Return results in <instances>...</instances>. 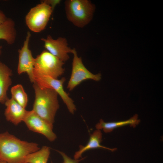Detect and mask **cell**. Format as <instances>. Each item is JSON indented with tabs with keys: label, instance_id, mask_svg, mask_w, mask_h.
Masks as SVG:
<instances>
[{
	"label": "cell",
	"instance_id": "cell-1",
	"mask_svg": "<svg viewBox=\"0 0 163 163\" xmlns=\"http://www.w3.org/2000/svg\"><path fill=\"white\" fill-rule=\"evenodd\" d=\"M40 149L37 143L21 140L8 132L0 133V161L25 163L27 155Z\"/></svg>",
	"mask_w": 163,
	"mask_h": 163
},
{
	"label": "cell",
	"instance_id": "cell-2",
	"mask_svg": "<svg viewBox=\"0 0 163 163\" xmlns=\"http://www.w3.org/2000/svg\"><path fill=\"white\" fill-rule=\"evenodd\" d=\"M35 98L32 110L41 118L53 125L59 108L58 94L50 88H42L34 82L33 85Z\"/></svg>",
	"mask_w": 163,
	"mask_h": 163
},
{
	"label": "cell",
	"instance_id": "cell-3",
	"mask_svg": "<svg viewBox=\"0 0 163 163\" xmlns=\"http://www.w3.org/2000/svg\"><path fill=\"white\" fill-rule=\"evenodd\" d=\"M65 8L68 20L75 26L83 28L91 20L95 9L89 0H66Z\"/></svg>",
	"mask_w": 163,
	"mask_h": 163
},
{
	"label": "cell",
	"instance_id": "cell-4",
	"mask_svg": "<svg viewBox=\"0 0 163 163\" xmlns=\"http://www.w3.org/2000/svg\"><path fill=\"white\" fill-rule=\"evenodd\" d=\"M64 64L58 58L44 50L35 58L34 74L58 79L64 72Z\"/></svg>",
	"mask_w": 163,
	"mask_h": 163
},
{
	"label": "cell",
	"instance_id": "cell-5",
	"mask_svg": "<svg viewBox=\"0 0 163 163\" xmlns=\"http://www.w3.org/2000/svg\"><path fill=\"white\" fill-rule=\"evenodd\" d=\"M53 11L44 0L31 8L25 18L26 24L31 31L39 33L45 28Z\"/></svg>",
	"mask_w": 163,
	"mask_h": 163
},
{
	"label": "cell",
	"instance_id": "cell-6",
	"mask_svg": "<svg viewBox=\"0 0 163 163\" xmlns=\"http://www.w3.org/2000/svg\"><path fill=\"white\" fill-rule=\"evenodd\" d=\"M72 53L73 55V59L72 72L67 85V88L69 91L72 90L85 80L91 79L98 81L101 79V74H93L86 68L81 57L78 56L75 48L73 49Z\"/></svg>",
	"mask_w": 163,
	"mask_h": 163
},
{
	"label": "cell",
	"instance_id": "cell-7",
	"mask_svg": "<svg viewBox=\"0 0 163 163\" xmlns=\"http://www.w3.org/2000/svg\"><path fill=\"white\" fill-rule=\"evenodd\" d=\"M35 82L42 88H50L55 91L61 97L69 111L73 114L76 107L72 99L64 90L63 84L66 80L65 77L56 79L50 76L34 74Z\"/></svg>",
	"mask_w": 163,
	"mask_h": 163
},
{
	"label": "cell",
	"instance_id": "cell-8",
	"mask_svg": "<svg viewBox=\"0 0 163 163\" xmlns=\"http://www.w3.org/2000/svg\"><path fill=\"white\" fill-rule=\"evenodd\" d=\"M31 36L30 33L28 31L23 46L18 50L19 60L17 72L19 75L26 73L30 82L34 83L35 82L34 74L35 58L33 57L31 51L29 48Z\"/></svg>",
	"mask_w": 163,
	"mask_h": 163
},
{
	"label": "cell",
	"instance_id": "cell-9",
	"mask_svg": "<svg viewBox=\"0 0 163 163\" xmlns=\"http://www.w3.org/2000/svg\"><path fill=\"white\" fill-rule=\"evenodd\" d=\"M23 121L30 130L42 134L50 141H53L56 138V136L53 131V125L32 110L28 111Z\"/></svg>",
	"mask_w": 163,
	"mask_h": 163
},
{
	"label": "cell",
	"instance_id": "cell-10",
	"mask_svg": "<svg viewBox=\"0 0 163 163\" xmlns=\"http://www.w3.org/2000/svg\"><path fill=\"white\" fill-rule=\"evenodd\" d=\"M41 40L44 44L46 50L64 62L69 59V54L72 53L73 49L68 46L67 40L65 37H59L53 39L50 35Z\"/></svg>",
	"mask_w": 163,
	"mask_h": 163
},
{
	"label": "cell",
	"instance_id": "cell-11",
	"mask_svg": "<svg viewBox=\"0 0 163 163\" xmlns=\"http://www.w3.org/2000/svg\"><path fill=\"white\" fill-rule=\"evenodd\" d=\"M5 104L6 108L4 114L7 121L15 125H18L23 121L27 110L12 97L10 99L8 98Z\"/></svg>",
	"mask_w": 163,
	"mask_h": 163
},
{
	"label": "cell",
	"instance_id": "cell-12",
	"mask_svg": "<svg viewBox=\"0 0 163 163\" xmlns=\"http://www.w3.org/2000/svg\"><path fill=\"white\" fill-rule=\"evenodd\" d=\"M102 133L100 130L97 129L95 130L90 135L89 140L86 145H80L79 149L75 154L74 159H79L81 157L83 153L92 149L103 148L112 152H114L117 150L116 148H110L101 145V143L102 141Z\"/></svg>",
	"mask_w": 163,
	"mask_h": 163
},
{
	"label": "cell",
	"instance_id": "cell-13",
	"mask_svg": "<svg viewBox=\"0 0 163 163\" xmlns=\"http://www.w3.org/2000/svg\"><path fill=\"white\" fill-rule=\"evenodd\" d=\"M11 70L0 60V103L5 104L8 98L7 91L12 84Z\"/></svg>",
	"mask_w": 163,
	"mask_h": 163
},
{
	"label": "cell",
	"instance_id": "cell-14",
	"mask_svg": "<svg viewBox=\"0 0 163 163\" xmlns=\"http://www.w3.org/2000/svg\"><path fill=\"white\" fill-rule=\"evenodd\" d=\"M16 31L14 21L7 18L6 21L0 24V40H5L9 45L13 44L16 40ZM2 47L0 45V56Z\"/></svg>",
	"mask_w": 163,
	"mask_h": 163
},
{
	"label": "cell",
	"instance_id": "cell-15",
	"mask_svg": "<svg viewBox=\"0 0 163 163\" xmlns=\"http://www.w3.org/2000/svg\"><path fill=\"white\" fill-rule=\"evenodd\" d=\"M140 122V120L138 118V115L136 114L129 120L123 121L105 122L101 119L95 127L97 129H103L104 132L108 133L112 132L116 128L126 125H129L135 127Z\"/></svg>",
	"mask_w": 163,
	"mask_h": 163
},
{
	"label": "cell",
	"instance_id": "cell-16",
	"mask_svg": "<svg viewBox=\"0 0 163 163\" xmlns=\"http://www.w3.org/2000/svg\"><path fill=\"white\" fill-rule=\"evenodd\" d=\"M50 154V148L43 146L38 150L27 155L25 158V163H47Z\"/></svg>",
	"mask_w": 163,
	"mask_h": 163
},
{
	"label": "cell",
	"instance_id": "cell-17",
	"mask_svg": "<svg viewBox=\"0 0 163 163\" xmlns=\"http://www.w3.org/2000/svg\"><path fill=\"white\" fill-rule=\"evenodd\" d=\"M11 97L17 102L25 108L28 101L26 93L21 84H17L12 87L11 90Z\"/></svg>",
	"mask_w": 163,
	"mask_h": 163
},
{
	"label": "cell",
	"instance_id": "cell-18",
	"mask_svg": "<svg viewBox=\"0 0 163 163\" xmlns=\"http://www.w3.org/2000/svg\"><path fill=\"white\" fill-rule=\"evenodd\" d=\"M57 151L63 158V163H79L80 161L84 159V158L81 159H72L63 152L57 150Z\"/></svg>",
	"mask_w": 163,
	"mask_h": 163
},
{
	"label": "cell",
	"instance_id": "cell-19",
	"mask_svg": "<svg viewBox=\"0 0 163 163\" xmlns=\"http://www.w3.org/2000/svg\"><path fill=\"white\" fill-rule=\"evenodd\" d=\"M44 1L51 7L53 11L55 6L59 4L61 2V0H46Z\"/></svg>",
	"mask_w": 163,
	"mask_h": 163
},
{
	"label": "cell",
	"instance_id": "cell-20",
	"mask_svg": "<svg viewBox=\"0 0 163 163\" xmlns=\"http://www.w3.org/2000/svg\"><path fill=\"white\" fill-rule=\"evenodd\" d=\"M5 14L2 11H0V24L4 22L7 19Z\"/></svg>",
	"mask_w": 163,
	"mask_h": 163
},
{
	"label": "cell",
	"instance_id": "cell-21",
	"mask_svg": "<svg viewBox=\"0 0 163 163\" xmlns=\"http://www.w3.org/2000/svg\"><path fill=\"white\" fill-rule=\"evenodd\" d=\"M0 163H7L4 161H0Z\"/></svg>",
	"mask_w": 163,
	"mask_h": 163
},
{
	"label": "cell",
	"instance_id": "cell-22",
	"mask_svg": "<svg viewBox=\"0 0 163 163\" xmlns=\"http://www.w3.org/2000/svg\"></svg>",
	"mask_w": 163,
	"mask_h": 163
}]
</instances>
